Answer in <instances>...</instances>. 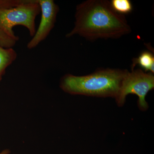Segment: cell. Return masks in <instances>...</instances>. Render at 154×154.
<instances>
[{"mask_svg":"<svg viewBox=\"0 0 154 154\" xmlns=\"http://www.w3.org/2000/svg\"><path fill=\"white\" fill-rule=\"evenodd\" d=\"M131 31L124 15L115 12L110 1L88 0L77 6L74 27L66 36L78 35L92 41L119 38Z\"/></svg>","mask_w":154,"mask_h":154,"instance_id":"cell-1","label":"cell"},{"mask_svg":"<svg viewBox=\"0 0 154 154\" xmlns=\"http://www.w3.org/2000/svg\"><path fill=\"white\" fill-rule=\"evenodd\" d=\"M128 71L126 69L107 68L81 76L66 74L61 81L60 87L65 92L72 95L116 99Z\"/></svg>","mask_w":154,"mask_h":154,"instance_id":"cell-2","label":"cell"},{"mask_svg":"<svg viewBox=\"0 0 154 154\" xmlns=\"http://www.w3.org/2000/svg\"><path fill=\"white\" fill-rule=\"evenodd\" d=\"M41 12L38 0H24L14 7L0 8V29L9 37L18 41L13 28L17 25L24 26L33 36L36 31L35 20Z\"/></svg>","mask_w":154,"mask_h":154,"instance_id":"cell-3","label":"cell"},{"mask_svg":"<svg viewBox=\"0 0 154 154\" xmlns=\"http://www.w3.org/2000/svg\"><path fill=\"white\" fill-rule=\"evenodd\" d=\"M151 73H146L140 69L128 72L122 81L120 91L116 99L119 106L124 105L128 94L136 95L138 97V105L141 110L145 111L148 108L146 97L154 88V76Z\"/></svg>","mask_w":154,"mask_h":154,"instance_id":"cell-4","label":"cell"},{"mask_svg":"<svg viewBox=\"0 0 154 154\" xmlns=\"http://www.w3.org/2000/svg\"><path fill=\"white\" fill-rule=\"evenodd\" d=\"M38 2L41 10V21L38 29L27 45L29 49L35 48L47 38L54 27L59 11L58 6L53 0H38Z\"/></svg>","mask_w":154,"mask_h":154,"instance_id":"cell-5","label":"cell"},{"mask_svg":"<svg viewBox=\"0 0 154 154\" xmlns=\"http://www.w3.org/2000/svg\"><path fill=\"white\" fill-rule=\"evenodd\" d=\"M138 65L145 71H149L152 74L154 73V56L152 53L144 51L137 58H135L132 60L131 69H134V66Z\"/></svg>","mask_w":154,"mask_h":154,"instance_id":"cell-6","label":"cell"},{"mask_svg":"<svg viewBox=\"0 0 154 154\" xmlns=\"http://www.w3.org/2000/svg\"><path fill=\"white\" fill-rule=\"evenodd\" d=\"M17 57V52L13 48L4 49L0 46V74L15 60Z\"/></svg>","mask_w":154,"mask_h":154,"instance_id":"cell-7","label":"cell"},{"mask_svg":"<svg viewBox=\"0 0 154 154\" xmlns=\"http://www.w3.org/2000/svg\"><path fill=\"white\" fill-rule=\"evenodd\" d=\"M110 2L113 10L119 14L124 15L132 11V3L129 0H112Z\"/></svg>","mask_w":154,"mask_h":154,"instance_id":"cell-8","label":"cell"},{"mask_svg":"<svg viewBox=\"0 0 154 154\" xmlns=\"http://www.w3.org/2000/svg\"><path fill=\"white\" fill-rule=\"evenodd\" d=\"M17 42V41L9 37L0 29V46L8 48H11Z\"/></svg>","mask_w":154,"mask_h":154,"instance_id":"cell-9","label":"cell"},{"mask_svg":"<svg viewBox=\"0 0 154 154\" xmlns=\"http://www.w3.org/2000/svg\"><path fill=\"white\" fill-rule=\"evenodd\" d=\"M9 153H10V151L8 149L4 150L0 152V154H9Z\"/></svg>","mask_w":154,"mask_h":154,"instance_id":"cell-10","label":"cell"}]
</instances>
